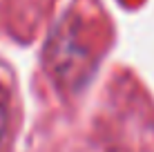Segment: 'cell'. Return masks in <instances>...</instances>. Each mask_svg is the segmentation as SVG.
<instances>
[{
  "label": "cell",
  "instance_id": "cell-1",
  "mask_svg": "<svg viewBox=\"0 0 154 152\" xmlns=\"http://www.w3.org/2000/svg\"><path fill=\"white\" fill-rule=\"evenodd\" d=\"M5 130H7V110H5V105L0 103V141L5 137Z\"/></svg>",
  "mask_w": 154,
  "mask_h": 152
}]
</instances>
